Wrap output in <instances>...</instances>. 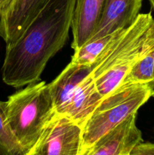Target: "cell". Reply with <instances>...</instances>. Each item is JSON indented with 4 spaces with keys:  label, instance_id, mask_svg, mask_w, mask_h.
<instances>
[{
    "label": "cell",
    "instance_id": "obj_1",
    "mask_svg": "<svg viewBox=\"0 0 154 155\" xmlns=\"http://www.w3.org/2000/svg\"><path fill=\"white\" fill-rule=\"evenodd\" d=\"M76 0H49L17 40L6 44L2 78L21 88L40 80L48 61L66 42Z\"/></svg>",
    "mask_w": 154,
    "mask_h": 155
},
{
    "label": "cell",
    "instance_id": "obj_2",
    "mask_svg": "<svg viewBox=\"0 0 154 155\" xmlns=\"http://www.w3.org/2000/svg\"><path fill=\"white\" fill-rule=\"evenodd\" d=\"M151 13L139 14L128 28L115 33L113 39L91 65L97 89L105 97L116 89L149 46Z\"/></svg>",
    "mask_w": 154,
    "mask_h": 155
},
{
    "label": "cell",
    "instance_id": "obj_3",
    "mask_svg": "<svg viewBox=\"0 0 154 155\" xmlns=\"http://www.w3.org/2000/svg\"><path fill=\"white\" fill-rule=\"evenodd\" d=\"M6 120L27 153L39 140L56 114L48 84L33 83L5 101Z\"/></svg>",
    "mask_w": 154,
    "mask_h": 155
},
{
    "label": "cell",
    "instance_id": "obj_4",
    "mask_svg": "<svg viewBox=\"0 0 154 155\" xmlns=\"http://www.w3.org/2000/svg\"><path fill=\"white\" fill-rule=\"evenodd\" d=\"M153 94L154 84L150 83L119 86L104 97L82 127L79 155L84 154L103 136L136 114Z\"/></svg>",
    "mask_w": 154,
    "mask_h": 155
},
{
    "label": "cell",
    "instance_id": "obj_5",
    "mask_svg": "<svg viewBox=\"0 0 154 155\" xmlns=\"http://www.w3.org/2000/svg\"><path fill=\"white\" fill-rule=\"evenodd\" d=\"M82 127L64 115L56 113L29 155H79Z\"/></svg>",
    "mask_w": 154,
    "mask_h": 155
},
{
    "label": "cell",
    "instance_id": "obj_6",
    "mask_svg": "<svg viewBox=\"0 0 154 155\" xmlns=\"http://www.w3.org/2000/svg\"><path fill=\"white\" fill-rule=\"evenodd\" d=\"M136 114L98 139L83 155H129L133 148L143 142L140 130L136 125Z\"/></svg>",
    "mask_w": 154,
    "mask_h": 155
},
{
    "label": "cell",
    "instance_id": "obj_7",
    "mask_svg": "<svg viewBox=\"0 0 154 155\" xmlns=\"http://www.w3.org/2000/svg\"><path fill=\"white\" fill-rule=\"evenodd\" d=\"M49 0H12L0 14V37L6 44L21 36Z\"/></svg>",
    "mask_w": 154,
    "mask_h": 155
},
{
    "label": "cell",
    "instance_id": "obj_8",
    "mask_svg": "<svg viewBox=\"0 0 154 155\" xmlns=\"http://www.w3.org/2000/svg\"><path fill=\"white\" fill-rule=\"evenodd\" d=\"M141 6L142 0H106L101 19L90 39L128 28L139 15Z\"/></svg>",
    "mask_w": 154,
    "mask_h": 155
},
{
    "label": "cell",
    "instance_id": "obj_9",
    "mask_svg": "<svg viewBox=\"0 0 154 155\" xmlns=\"http://www.w3.org/2000/svg\"><path fill=\"white\" fill-rule=\"evenodd\" d=\"M102 98L90 74L72 89L64 107L57 114L67 117L82 127Z\"/></svg>",
    "mask_w": 154,
    "mask_h": 155
},
{
    "label": "cell",
    "instance_id": "obj_10",
    "mask_svg": "<svg viewBox=\"0 0 154 155\" xmlns=\"http://www.w3.org/2000/svg\"><path fill=\"white\" fill-rule=\"evenodd\" d=\"M106 0H76L72 29V48H80L91 38L104 10Z\"/></svg>",
    "mask_w": 154,
    "mask_h": 155
},
{
    "label": "cell",
    "instance_id": "obj_11",
    "mask_svg": "<svg viewBox=\"0 0 154 155\" xmlns=\"http://www.w3.org/2000/svg\"><path fill=\"white\" fill-rule=\"evenodd\" d=\"M148 36V48L124 77L119 86L154 84V34L150 27Z\"/></svg>",
    "mask_w": 154,
    "mask_h": 155
},
{
    "label": "cell",
    "instance_id": "obj_12",
    "mask_svg": "<svg viewBox=\"0 0 154 155\" xmlns=\"http://www.w3.org/2000/svg\"><path fill=\"white\" fill-rule=\"evenodd\" d=\"M115 33L98 39H90L86 42L80 48L74 50V54L70 62L79 65L91 67L97 58L113 39Z\"/></svg>",
    "mask_w": 154,
    "mask_h": 155
},
{
    "label": "cell",
    "instance_id": "obj_13",
    "mask_svg": "<svg viewBox=\"0 0 154 155\" xmlns=\"http://www.w3.org/2000/svg\"><path fill=\"white\" fill-rule=\"evenodd\" d=\"M27 151L18 142L8 125L5 101H0V155H24Z\"/></svg>",
    "mask_w": 154,
    "mask_h": 155
},
{
    "label": "cell",
    "instance_id": "obj_14",
    "mask_svg": "<svg viewBox=\"0 0 154 155\" xmlns=\"http://www.w3.org/2000/svg\"><path fill=\"white\" fill-rule=\"evenodd\" d=\"M129 155H154V143L140 142L133 148Z\"/></svg>",
    "mask_w": 154,
    "mask_h": 155
},
{
    "label": "cell",
    "instance_id": "obj_15",
    "mask_svg": "<svg viewBox=\"0 0 154 155\" xmlns=\"http://www.w3.org/2000/svg\"><path fill=\"white\" fill-rule=\"evenodd\" d=\"M12 0H0V14L8 5Z\"/></svg>",
    "mask_w": 154,
    "mask_h": 155
},
{
    "label": "cell",
    "instance_id": "obj_16",
    "mask_svg": "<svg viewBox=\"0 0 154 155\" xmlns=\"http://www.w3.org/2000/svg\"><path fill=\"white\" fill-rule=\"evenodd\" d=\"M150 30H152V32L153 33V34H154V18H153V21H152V25H151V27H150ZM152 97H154V94H153V96Z\"/></svg>",
    "mask_w": 154,
    "mask_h": 155
},
{
    "label": "cell",
    "instance_id": "obj_17",
    "mask_svg": "<svg viewBox=\"0 0 154 155\" xmlns=\"http://www.w3.org/2000/svg\"><path fill=\"white\" fill-rule=\"evenodd\" d=\"M149 2H150L152 7L153 8V9H154V0H149Z\"/></svg>",
    "mask_w": 154,
    "mask_h": 155
},
{
    "label": "cell",
    "instance_id": "obj_18",
    "mask_svg": "<svg viewBox=\"0 0 154 155\" xmlns=\"http://www.w3.org/2000/svg\"><path fill=\"white\" fill-rule=\"evenodd\" d=\"M24 155H29V154H28V153H27V154H25Z\"/></svg>",
    "mask_w": 154,
    "mask_h": 155
}]
</instances>
